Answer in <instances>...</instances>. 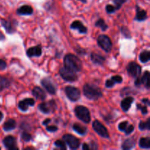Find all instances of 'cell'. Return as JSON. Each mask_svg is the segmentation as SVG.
Listing matches in <instances>:
<instances>
[{
	"label": "cell",
	"instance_id": "obj_1",
	"mask_svg": "<svg viewBox=\"0 0 150 150\" xmlns=\"http://www.w3.org/2000/svg\"><path fill=\"white\" fill-rule=\"evenodd\" d=\"M64 67L75 73H78L81 70L82 63L79 57L72 54H69L64 58Z\"/></svg>",
	"mask_w": 150,
	"mask_h": 150
},
{
	"label": "cell",
	"instance_id": "obj_2",
	"mask_svg": "<svg viewBox=\"0 0 150 150\" xmlns=\"http://www.w3.org/2000/svg\"><path fill=\"white\" fill-rule=\"evenodd\" d=\"M83 94L89 100H98V98L103 96V93L101 89L96 85L92 83H86L83 86Z\"/></svg>",
	"mask_w": 150,
	"mask_h": 150
},
{
	"label": "cell",
	"instance_id": "obj_3",
	"mask_svg": "<svg viewBox=\"0 0 150 150\" xmlns=\"http://www.w3.org/2000/svg\"><path fill=\"white\" fill-rule=\"evenodd\" d=\"M75 114L79 120L84 123H89L91 121L90 112L86 107L79 105L75 108Z\"/></svg>",
	"mask_w": 150,
	"mask_h": 150
},
{
	"label": "cell",
	"instance_id": "obj_4",
	"mask_svg": "<svg viewBox=\"0 0 150 150\" xmlns=\"http://www.w3.org/2000/svg\"><path fill=\"white\" fill-rule=\"evenodd\" d=\"M98 43L99 46L105 52H110L112 48V42L109 37L105 35H101L98 38Z\"/></svg>",
	"mask_w": 150,
	"mask_h": 150
},
{
	"label": "cell",
	"instance_id": "obj_5",
	"mask_svg": "<svg viewBox=\"0 0 150 150\" xmlns=\"http://www.w3.org/2000/svg\"><path fill=\"white\" fill-rule=\"evenodd\" d=\"M59 74L61 77L66 81L74 82L78 80V76L76 73L70 70H68V69L65 68L64 67L60 68Z\"/></svg>",
	"mask_w": 150,
	"mask_h": 150
},
{
	"label": "cell",
	"instance_id": "obj_6",
	"mask_svg": "<svg viewBox=\"0 0 150 150\" xmlns=\"http://www.w3.org/2000/svg\"><path fill=\"white\" fill-rule=\"evenodd\" d=\"M92 127H93L94 130L101 137L105 138V139H109V134H108V130L100 121L95 120L92 122Z\"/></svg>",
	"mask_w": 150,
	"mask_h": 150
},
{
	"label": "cell",
	"instance_id": "obj_7",
	"mask_svg": "<svg viewBox=\"0 0 150 150\" xmlns=\"http://www.w3.org/2000/svg\"><path fill=\"white\" fill-rule=\"evenodd\" d=\"M65 94L69 100L76 102L81 98V92L78 88L72 86H67L65 88Z\"/></svg>",
	"mask_w": 150,
	"mask_h": 150
},
{
	"label": "cell",
	"instance_id": "obj_8",
	"mask_svg": "<svg viewBox=\"0 0 150 150\" xmlns=\"http://www.w3.org/2000/svg\"><path fill=\"white\" fill-rule=\"evenodd\" d=\"M62 139L71 149H76L80 146V141L73 135L65 134L63 136Z\"/></svg>",
	"mask_w": 150,
	"mask_h": 150
},
{
	"label": "cell",
	"instance_id": "obj_9",
	"mask_svg": "<svg viewBox=\"0 0 150 150\" xmlns=\"http://www.w3.org/2000/svg\"><path fill=\"white\" fill-rule=\"evenodd\" d=\"M127 70L130 76L138 78L142 73V67L135 62H130L127 66Z\"/></svg>",
	"mask_w": 150,
	"mask_h": 150
},
{
	"label": "cell",
	"instance_id": "obj_10",
	"mask_svg": "<svg viewBox=\"0 0 150 150\" xmlns=\"http://www.w3.org/2000/svg\"><path fill=\"white\" fill-rule=\"evenodd\" d=\"M1 23L8 34H13L16 32V26L18 24V22L16 21L13 20V21H11L1 20Z\"/></svg>",
	"mask_w": 150,
	"mask_h": 150
},
{
	"label": "cell",
	"instance_id": "obj_11",
	"mask_svg": "<svg viewBox=\"0 0 150 150\" xmlns=\"http://www.w3.org/2000/svg\"><path fill=\"white\" fill-rule=\"evenodd\" d=\"M56 108V104L54 100H51L48 103H42L38 105V108L41 112L43 114H49L51 111H53Z\"/></svg>",
	"mask_w": 150,
	"mask_h": 150
},
{
	"label": "cell",
	"instance_id": "obj_12",
	"mask_svg": "<svg viewBox=\"0 0 150 150\" xmlns=\"http://www.w3.org/2000/svg\"><path fill=\"white\" fill-rule=\"evenodd\" d=\"M41 84L48 93L51 94V95H55L56 88L49 79H47V78L42 79L41 81Z\"/></svg>",
	"mask_w": 150,
	"mask_h": 150
},
{
	"label": "cell",
	"instance_id": "obj_13",
	"mask_svg": "<svg viewBox=\"0 0 150 150\" xmlns=\"http://www.w3.org/2000/svg\"><path fill=\"white\" fill-rule=\"evenodd\" d=\"M3 144H4V146H5L7 149H18V148L16 147V140L13 136H7V137L4 138V140H3Z\"/></svg>",
	"mask_w": 150,
	"mask_h": 150
},
{
	"label": "cell",
	"instance_id": "obj_14",
	"mask_svg": "<svg viewBox=\"0 0 150 150\" xmlns=\"http://www.w3.org/2000/svg\"><path fill=\"white\" fill-rule=\"evenodd\" d=\"M35 103V100L32 98H26L19 102L18 108L22 111H26L29 106H34Z\"/></svg>",
	"mask_w": 150,
	"mask_h": 150
},
{
	"label": "cell",
	"instance_id": "obj_15",
	"mask_svg": "<svg viewBox=\"0 0 150 150\" xmlns=\"http://www.w3.org/2000/svg\"><path fill=\"white\" fill-rule=\"evenodd\" d=\"M41 54H42V48L40 45L32 47L26 51V55L29 57H40Z\"/></svg>",
	"mask_w": 150,
	"mask_h": 150
},
{
	"label": "cell",
	"instance_id": "obj_16",
	"mask_svg": "<svg viewBox=\"0 0 150 150\" xmlns=\"http://www.w3.org/2000/svg\"><path fill=\"white\" fill-rule=\"evenodd\" d=\"M70 28L73 29H77L81 34H86L87 32V28L80 21H75L70 25Z\"/></svg>",
	"mask_w": 150,
	"mask_h": 150
},
{
	"label": "cell",
	"instance_id": "obj_17",
	"mask_svg": "<svg viewBox=\"0 0 150 150\" xmlns=\"http://www.w3.org/2000/svg\"><path fill=\"white\" fill-rule=\"evenodd\" d=\"M32 95L37 99L41 100H44L46 98L45 92L40 87H39V86H35V87H34V89H32Z\"/></svg>",
	"mask_w": 150,
	"mask_h": 150
},
{
	"label": "cell",
	"instance_id": "obj_18",
	"mask_svg": "<svg viewBox=\"0 0 150 150\" xmlns=\"http://www.w3.org/2000/svg\"><path fill=\"white\" fill-rule=\"evenodd\" d=\"M147 18V13L146 10L141 8L139 6H136V16L135 19L138 21H143Z\"/></svg>",
	"mask_w": 150,
	"mask_h": 150
},
{
	"label": "cell",
	"instance_id": "obj_19",
	"mask_svg": "<svg viewBox=\"0 0 150 150\" xmlns=\"http://www.w3.org/2000/svg\"><path fill=\"white\" fill-rule=\"evenodd\" d=\"M32 13H33L32 7L29 5H26V4L22 5L17 10V13L21 16H24V15L29 16V15L32 14Z\"/></svg>",
	"mask_w": 150,
	"mask_h": 150
},
{
	"label": "cell",
	"instance_id": "obj_20",
	"mask_svg": "<svg viewBox=\"0 0 150 150\" xmlns=\"http://www.w3.org/2000/svg\"><path fill=\"white\" fill-rule=\"evenodd\" d=\"M133 101H134V98H132V97H127L124 100H122L121 102V107L123 111H125V112L128 111Z\"/></svg>",
	"mask_w": 150,
	"mask_h": 150
},
{
	"label": "cell",
	"instance_id": "obj_21",
	"mask_svg": "<svg viewBox=\"0 0 150 150\" xmlns=\"http://www.w3.org/2000/svg\"><path fill=\"white\" fill-rule=\"evenodd\" d=\"M91 59L95 64H99V65H103L105 61V57L95 52L91 54Z\"/></svg>",
	"mask_w": 150,
	"mask_h": 150
},
{
	"label": "cell",
	"instance_id": "obj_22",
	"mask_svg": "<svg viewBox=\"0 0 150 150\" xmlns=\"http://www.w3.org/2000/svg\"><path fill=\"white\" fill-rule=\"evenodd\" d=\"M135 146H136V142L134 139L130 138V139H126L123 142L122 145V149L124 150H129L134 148Z\"/></svg>",
	"mask_w": 150,
	"mask_h": 150
},
{
	"label": "cell",
	"instance_id": "obj_23",
	"mask_svg": "<svg viewBox=\"0 0 150 150\" xmlns=\"http://www.w3.org/2000/svg\"><path fill=\"white\" fill-rule=\"evenodd\" d=\"M16 127V122L13 119H10L7 121L4 122L3 125V129L5 131H10V130H14Z\"/></svg>",
	"mask_w": 150,
	"mask_h": 150
},
{
	"label": "cell",
	"instance_id": "obj_24",
	"mask_svg": "<svg viewBox=\"0 0 150 150\" xmlns=\"http://www.w3.org/2000/svg\"><path fill=\"white\" fill-rule=\"evenodd\" d=\"M73 128L76 133L81 135V136H84L86 133V132H87V128L84 127V126L79 124V123H75L73 126Z\"/></svg>",
	"mask_w": 150,
	"mask_h": 150
},
{
	"label": "cell",
	"instance_id": "obj_25",
	"mask_svg": "<svg viewBox=\"0 0 150 150\" xmlns=\"http://www.w3.org/2000/svg\"><path fill=\"white\" fill-rule=\"evenodd\" d=\"M139 146L142 149H150V138H142L139 141Z\"/></svg>",
	"mask_w": 150,
	"mask_h": 150
},
{
	"label": "cell",
	"instance_id": "obj_26",
	"mask_svg": "<svg viewBox=\"0 0 150 150\" xmlns=\"http://www.w3.org/2000/svg\"><path fill=\"white\" fill-rule=\"evenodd\" d=\"M139 59L142 62L146 63L147 62L149 61L150 59V52L149 51H144L143 52L141 53L140 56H139Z\"/></svg>",
	"mask_w": 150,
	"mask_h": 150
},
{
	"label": "cell",
	"instance_id": "obj_27",
	"mask_svg": "<svg viewBox=\"0 0 150 150\" xmlns=\"http://www.w3.org/2000/svg\"><path fill=\"white\" fill-rule=\"evenodd\" d=\"M142 81V83H143L144 85V86L147 89L149 88V71H146L144 73L143 76L141 79Z\"/></svg>",
	"mask_w": 150,
	"mask_h": 150
},
{
	"label": "cell",
	"instance_id": "obj_28",
	"mask_svg": "<svg viewBox=\"0 0 150 150\" xmlns=\"http://www.w3.org/2000/svg\"><path fill=\"white\" fill-rule=\"evenodd\" d=\"M10 86V81L6 78L0 76V92L4 90L6 88L9 87Z\"/></svg>",
	"mask_w": 150,
	"mask_h": 150
},
{
	"label": "cell",
	"instance_id": "obj_29",
	"mask_svg": "<svg viewBox=\"0 0 150 150\" xmlns=\"http://www.w3.org/2000/svg\"><path fill=\"white\" fill-rule=\"evenodd\" d=\"M95 26H97V27H100L101 29H102V31H103V32H105V31H106L107 29H108V25L105 23V21L103 20V19H98V21H96V23H95Z\"/></svg>",
	"mask_w": 150,
	"mask_h": 150
},
{
	"label": "cell",
	"instance_id": "obj_30",
	"mask_svg": "<svg viewBox=\"0 0 150 150\" xmlns=\"http://www.w3.org/2000/svg\"><path fill=\"white\" fill-rule=\"evenodd\" d=\"M139 129L141 130H149L150 128V119H148L147 121L146 122H140L139 123Z\"/></svg>",
	"mask_w": 150,
	"mask_h": 150
},
{
	"label": "cell",
	"instance_id": "obj_31",
	"mask_svg": "<svg viewBox=\"0 0 150 150\" xmlns=\"http://www.w3.org/2000/svg\"><path fill=\"white\" fill-rule=\"evenodd\" d=\"M54 144H55L56 146H57V147L60 148V149H67V147H66V145H65V144H64V142H62V141H61V140L56 141V142H54Z\"/></svg>",
	"mask_w": 150,
	"mask_h": 150
},
{
	"label": "cell",
	"instance_id": "obj_32",
	"mask_svg": "<svg viewBox=\"0 0 150 150\" xmlns=\"http://www.w3.org/2000/svg\"><path fill=\"white\" fill-rule=\"evenodd\" d=\"M121 32L125 38H131V35H130V31H129V29H127V27H125V26H123V27L121 28Z\"/></svg>",
	"mask_w": 150,
	"mask_h": 150
},
{
	"label": "cell",
	"instance_id": "obj_33",
	"mask_svg": "<svg viewBox=\"0 0 150 150\" xmlns=\"http://www.w3.org/2000/svg\"><path fill=\"white\" fill-rule=\"evenodd\" d=\"M129 125L128 122L127 121H125V122H122L120 123L119 124V130H120V131H123L124 132L125 130V129L127 128V125Z\"/></svg>",
	"mask_w": 150,
	"mask_h": 150
},
{
	"label": "cell",
	"instance_id": "obj_34",
	"mask_svg": "<svg viewBox=\"0 0 150 150\" xmlns=\"http://www.w3.org/2000/svg\"><path fill=\"white\" fill-rule=\"evenodd\" d=\"M21 139H23L25 142H29L32 139V136L29 133H26V132H23L21 134Z\"/></svg>",
	"mask_w": 150,
	"mask_h": 150
},
{
	"label": "cell",
	"instance_id": "obj_35",
	"mask_svg": "<svg viewBox=\"0 0 150 150\" xmlns=\"http://www.w3.org/2000/svg\"><path fill=\"white\" fill-rule=\"evenodd\" d=\"M114 2V4H116V7H117V10L121 8V7L122 6V4L124 3H125L127 0H113Z\"/></svg>",
	"mask_w": 150,
	"mask_h": 150
},
{
	"label": "cell",
	"instance_id": "obj_36",
	"mask_svg": "<svg viewBox=\"0 0 150 150\" xmlns=\"http://www.w3.org/2000/svg\"><path fill=\"white\" fill-rule=\"evenodd\" d=\"M137 108L138 109L142 111V113L143 115H146V114L148 113L147 107H146V105H141V104H139V105H137Z\"/></svg>",
	"mask_w": 150,
	"mask_h": 150
},
{
	"label": "cell",
	"instance_id": "obj_37",
	"mask_svg": "<svg viewBox=\"0 0 150 150\" xmlns=\"http://www.w3.org/2000/svg\"><path fill=\"white\" fill-rule=\"evenodd\" d=\"M105 10L108 13H113L117 10V7H114V5H111V4H108L105 7Z\"/></svg>",
	"mask_w": 150,
	"mask_h": 150
},
{
	"label": "cell",
	"instance_id": "obj_38",
	"mask_svg": "<svg viewBox=\"0 0 150 150\" xmlns=\"http://www.w3.org/2000/svg\"><path fill=\"white\" fill-rule=\"evenodd\" d=\"M134 130V126L133 125H128L127 127V128L125 130V133L126 135H130V133H133V131Z\"/></svg>",
	"mask_w": 150,
	"mask_h": 150
},
{
	"label": "cell",
	"instance_id": "obj_39",
	"mask_svg": "<svg viewBox=\"0 0 150 150\" xmlns=\"http://www.w3.org/2000/svg\"><path fill=\"white\" fill-rule=\"evenodd\" d=\"M111 79L115 83H122V78L120 76H113V77L111 78Z\"/></svg>",
	"mask_w": 150,
	"mask_h": 150
},
{
	"label": "cell",
	"instance_id": "obj_40",
	"mask_svg": "<svg viewBox=\"0 0 150 150\" xmlns=\"http://www.w3.org/2000/svg\"><path fill=\"white\" fill-rule=\"evenodd\" d=\"M46 130H48V131L52 132V133H54V132H56L57 130H58V127H57V126H55V125H51V126L48 125L46 127Z\"/></svg>",
	"mask_w": 150,
	"mask_h": 150
},
{
	"label": "cell",
	"instance_id": "obj_41",
	"mask_svg": "<svg viewBox=\"0 0 150 150\" xmlns=\"http://www.w3.org/2000/svg\"><path fill=\"white\" fill-rule=\"evenodd\" d=\"M114 84H115V83H114L111 79H108V80L106 81V82H105V86H106L107 88L113 87V86H114Z\"/></svg>",
	"mask_w": 150,
	"mask_h": 150
},
{
	"label": "cell",
	"instance_id": "obj_42",
	"mask_svg": "<svg viewBox=\"0 0 150 150\" xmlns=\"http://www.w3.org/2000/svg\"><path fill=\"white\" fill-rule=\"evenodd\" d=\"M7 67V63L2 59H0V70H3Z\"/></svg>",
	"mask_w": 150,
	"mask_h": 150
},
{
	"label": "cell",
	"instance_id": "obj_43",
	"mask_svg": "<svg viewBox=\"0 0 150 150\" xmlns=\"http://www.w3.org/2000/svg\"><path fill=\"white\" fill-rule=\"evenodd\" d=\"M135 84H136L137 86H139L141 84H142V81H141V79H139V77H138V79L136 80V81H135Z\"/></svg>",
	"mask_w": 150,
	"mask_h": 150
},
{
	"label": "cell",
	"instance_id": "obj_44",
	"mask_svg": "<svg viewBox=\"0 0 150 150\" xmlns=\"http://www.w3.org/2000/svg\"><path fill=\"white\" fill-rule=\"evenodd\" d=\"M142 103H143L146 104V105H150V101L148 98H145V99L142 100Z\"/></svg>",
	"mask_w": 150,
	"mask_h": 150
},
{
	"label": "cell",
	"instance_id": "obj_45",
	"mask_svg": "<svg viewBox=\"0 0 150 150\" xmlns=\"http://www.w3.org/2000/svg\"><path fill=\"white\" fill-rule=\"evenodd\" d=\"M82 149H83V150H89V149H90V147H89V145H88L87 144L84 143L83 144V146H82Z\"/></svg>",
	"mask_w": 150,
	"mask_h": 150
},
{
	"label": "cell",
	"instance_id": "obj_46",
	"mask_svg": "<svg viewBox=\"0 0 150 150\" xmlns=\"http://www.w3.org/2000/svg\"><path fill=\"white\" fill-rule=\"evenodd\" d=\"M91 149H98V145H97L95 143H94V142H92V143H91Z\"/></svg>",
	"mask_w": 150,
	"mask_h": 150
},
{
	"label": "cell",
	"instance_id": "obj_47",
	"mask_svg": "<svg viewBox=\"0 0 150 150\" xmlns=\"http://www.w3.org/2000/svg\"><path fill=\"white\" fill-rule=\"evenodd\" d=\"M51 122V119H46V120H45L43 121V122H42V125H48V123Z\"/></svg>",
	"mask_w": 150,
	"mask_h": 150
},
{
	"label": "cell",
	"instance_id": "obj_48",
	"mask_svg": "<svg viewBox=\"0 0 150 150\" xmlns=\"http://www.w3.org/2000/svg\"><path fill=\"white\" fill-rule=\"evenodd\" d=\"M5 39V36L3 35V33L1 32H0V41L1 40H4Z\"/></svg>",
	"mask_w": 150,
	"mask_h": 150
},
{
	"label": "cell",
	"instance_id": "obj_49",
	"mask_svg": "<svg viewBox=\"0 0 150 150\" xmlns=\"http://www.w3.org/2000/svg\"><path fill=\"white\" fill-rule=\"evenodd\" d=\"M3 118H4V115H3L2 113H1V111H0V122H1V120H3Z\"/></svg>",
	"mask_w": 150,
	"mask_h": 150
},
{
	"label": "cell",
	"instance_id": "obj_50",
	"mask_svg": "<svg viewBox=\"0 0 150 150\" xmlns=\"http://www.w3.org/2000/svg\"><path fill=\"white\" fill-rule=\"evenodd\" d=\"M79 1H81L82 3H83V4H85V3H86V1H87V0H79Z\"/></svg>",
	"mask_w": 150,
	"mask_h": 150
},
{
	"label": "cell",
	"instance_id": "obj_51",
	"mask_svg": "<svg viewBox=\"0 0 150 150\" xmlns=\"http://www.w3.org/2000/svg\"><path fill=\"white\" fill-rule=\"evenodd\" d=\"M0 149H1V147H0Z\"/></svg>",
	"mask_w": 150,
	"mask_h": 150
}]
</instances>
